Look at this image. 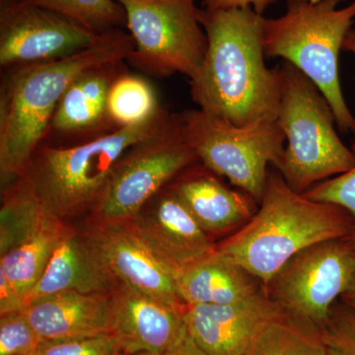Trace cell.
<instances>
[{
	"label": "cell",
	"mask_w": 355,
	"mask_h": 355,
	"mask_svg": "<svg viewBox=\"0 0 355 355\" xmlns=\"http://www.w3.org/2000/svg\"><path fill=\"white\" fill-rule=\"evenodd\" d=\"M187 140L205 167L227 178L238 190L260 203L275 166L286 147V135L277 120L239 127L200 109L181 113Z\"/></svg>",
	"instance_id": "cell-7"
},
{
	"label": "cell",
	"mask_w": 355,
	"mask_h": 355,
	"mask_svg": "<svg viewBox=\"0 0 355 355\" xmlns=\"http://www.w3.org/2000/svg\"><path fill=\"white\" fill-rule=\"evenodd\" d=\"M218 176L198 161L169 184L200 227L210 236L237 231L258 209L253 198L245 191L233 190Z\"/></svg>",
	"instance_id": "cell-17"
},
{
	"label": "cell",
	"mask_w": 355,
	"mask_h": 355,
	"mask_svg": "<svg viewBox=\"0 0 355 355\" xmlns=\"http://www.w3.org/2000/svg\"><path fill=\"white\" fill-rule=\"evenodd\" d=\"M36 355H125L114 334L71 338L44 340Z\"/></svg>",
	"instance_id": "cell-28"
},
{
	"label": "cell",
	"mask_w": 355,
	"mask_h": 355,
	"mask_svg": "<svg viewBox=\"0 0 355 355\" xmlns=\"http://www.w3.org/2000/svg\"><path fill=\"white\" fill-rule=\"evenodd\" d=\"M284 310L263 287L230 304L187 305L184 321L205 354L243 355L265 324Z\"/></svg>",
	"instance_id": "cell-14"
},
{
	"label": "cell",
	"mask_w": 355,
	"mask_h": 355,
	"mask_svg": "<svg viewBox=\"0 0 355 355\" xmlns=\"http://www.w3.org/2000/svg\"><path fill=\"white\" fill-rule=\"evenodd\" d=\"M163 108L157 94L146 79L128 73H121L110 89L108 114L114 128L139 125L157 116Z\"/></svg>",
	"instance_id": "cell-24"
},
{
	"label": "cell",
	"mask_w": 355,
	"mask_h": 355,
	"mask_svg": "<svg viewBox=\"0 0 355 355\" xmlns=\"http://www.w3.org/2000/svg\"><path fill=\"white\" fill-rule=\"evenodd\" d=\"M100 35L31 0H12L0 6V65L6 69L69 57Z\"/></svg>",
	"instance_id": "cell-11"
},
{
	"label": "cell",
	"mask_w": 355,
	"mask_h": 355,
	"mask_svg": "<svg viewBox=\"0 0 355 355\" xmlns=\"http://www.w3.org/2000/svg\"><path fill=\"white\" fill-rule=\"evenodd\" d=\"M132 355H159V354H148V352H140V354H135Z\"/></svg>",
	"instance_id": "cell-36"
},
{
	"label": "cell",
	"mask_w": 355,
	"mask_h": 355,
	"mask_svg": "<svg viewBox=\"0 0 355 355\" xmlns=\"http://www.w3.org/2000/svg\"><path fill=\"white\" fill-rule=\"evenodd\" d=\"M288 0L286 12L263 21L266 57L282 58L300 70L323 93L336 123L343 132H355V118L343 98L340 51L355 20V1Z\"/></svg>",
	"instance_id": "cell-5"
},
{
	"label": "cell",
	"mask_w": 355,
	"mask_h": 355,
	"mask_svg": "<svg viewBox=\"0 0 355 355\" xmlns=\"http://www.w3.org/2000/svg\"><path fill=\"white\" fill-rule=\"evenodd\" d=\"M275 1L277 0H203V8L207 10H217L252 7L257 13L263 15L266 9Z\"/></svg>",
	"instance_id": "cell-31"
},
{
	"label": "cell",
	"mask_w": 355,
	"mask_h": 355,
	"mask_svg": "<svg viewBox=\"0 0 355 355\" xmlns=\"http://www.w3.org/2000/svg\"><path fill=\"white\" fill-rule=\"evenodd\" d=\"M70 226L69 222L48 210L38 227L17 246L0 256V268L24 299L41 279L53 252Z\"/></svg>",
	"instance_id": "cell-21"
},
{
	"label": "cell",
	"mask_w": 355,
	"mask_h": 355,
	"mask_svg": "<svg viewBox=\"0 0 355 355\" xmlns=\"http://www.w3.org/2000/svg\"><path fill=\"white\" fill-rule=\"evenodd\" d=\"M177 289L187 305H223L244 300L265 286L244 268L218 252L178 277Z\"/></svg>",
	"instance_id": "cell-20"
},
{
	"label": "cell",
	"mask_w": 355,
	"mask_h": 355,
	"mask_svg": "<svg viewBox=\"0 0 355 355\" xmlns=\"http://www.w3.org/2000/svg\"><path fill=\"white\" fill-rule=\"evenodd\" d=\"M135 49L128 58L149 76L195 78L207 50L196 0H116Z\"/></svg>",
	"instance_id": "cell-8"
},
{
	"label": "cell",
	"mask_w": 355,
	"mask_h": 355,
	"mask_svg": "<svg viewBox=\"0 0 355 355\" xmlns=\"http://www.w3.org/2000/svg\"><path fill=\"white\" fill-rule=\"evenodd\" d=\"M282 307L321 328L333 306L355 288V257L343 239L316 243L298 252L265 286Z\"/></svg>",
	"instance_id": "cell-10"
},
{
	"label": "cell",
	"mask_w": 355,
	"mask_h": 355,
	"mask_svg": "<svg viewBox=\"0 0 355 355\" xmlns=\"http://www.w3.org/2000/svg\"><path fill=\"white\" fill-rule=\"evenodd\" d=\"M343 50L350 51V53L355 55V28H352L349 34H347L345 43H343ZM352 151L355 153V141L354 146H352Z\"/></svg>",
	"instance_id": "cell-33"
},
{
	"label": "cell",
	"mask_w": 355,
	"mask_h": 355,
	"mask_svg": "<svg viewBox=\"0 0 355 355\" xmlns=\"http://www.w3.org/2000/svg\"><path fill=\"white\" fill-rule=\"evenodd\" d=\"M111 294L69 291L29 303L23 313L44 340L113 333Z\"/></svg>",
	"instance_id": "cell-18"
},
{
	"label": "cell",
	"mask_w": 355,
	"mask_h": 355,
	"mask_svg": "<svg viewBox=\"0 0 355 355\" xmlns=\"http://www.w3.org/2000/svg\"><path fill=\"white\" fill-rule=\"evenodd\" d=\"M44 340L24 313L0 316V355H36Z\"/></svg>",
	"instance_id": "cell-27"
},
{
	"label": "cell",
	"mask_w": 355,
	"mask_h": 355,
	"mask_svg": "<svg viewBox=\"0 0 355 355\" xmlns=\"http://www.w3.org/2000/svg\"><path fill=\"white\" fill-rule=\"evenodd\" d=\"M345 240L347 242V244L349 245L350 249H352V252H354L355 257V222L354 224V227H352L349 234L347 235V237H345Z\"/></svg>",
	"instance_id": "cell-35"
},
{
	"label": "cell",
	"mask_w": 355,
	"mask_h": 355,
	"mask_svg": "<svg viewBox=\"0 0 355 355\" xmlns=\"http://www.w3.org/2000/svg\"><path fill=\"white\" fill-rule=\"evenodd\" d=\"M340 300L355 308V288L345 293V295L340 298Z\"/></svg>",
	"instance_id": "cell-34"
},
{
	"label": "cell",
	"mask_w": 355,
	"mask_h": 355,
	"mask_svg": "<svg viewBox=\"0 0 355 355\" xmlns=\"http://www.w3.org/2000/svg\"><path fill=\"white\" fill-rule=\"evenodd\" d=\"M280 69L277 121L286 146L275 167L292 190L304 193L352 169L355 154L338 137L335 114L316 84L289 62Z\"/></svg>",
	"instance_id": "cell-6"
},
{
	"label": "cell",
	"mask_w": 355,
	"mask_h": 355,
	"mask_svg": "<svg viewBox=\"0 0 355 355\" xmlns=\"http://www.w3.org/2000/svg\"><path fill=\"white\" fill-rule=\"evenodd\" d=\"M12 1V0H0V6L2 4L8 3V2Z\"/></svg>",
	"instance_id": "cell-37"
},
{
	"label": "cell",
	"mask_w": 355,
	"mask_h": 355,
	"mask_svg": "<svg viewBox=\"0 0 355 355\" xmlns=\"http://www.w3.org/2000/svg\"><path fill=\"white\" fill-rule=\"evenodd\" d=\"M48 209L25 178L2 190L0 209V256L17 246L41 223Z\"/></svg>",
	"instance_id": "cell-23"
},
{
	"label": "cell",
	"mask_w": 355,
	"mask_h": 355,
	"mask_svg": "<svg viewBox=\"0 0 355 355\" xmlns=\"http://www.w3.org/2000/svg\"><path fill=\"white\" fill-rule=\"evenodd\" d=\"M127 223L175 279L216 251V243L191 216L169 184Z\"/></svg>",
	"instance_id": "cell-12"
},
{
	"label": "cell",
	"mask_w": 355,
	"mask_h": 355,
	"mask_svg": "<svg viewBox=\"0 0 355 355\" xmlns=\"http://www.w3.org/2000/svg\"><path fill=\"white\" fill-rule=\"evenodd\" d=\"M34 3L76 21L96 34L127 25L123 6L116 0H31Z\"/></svg>",
	"instance_id": "cell-25"
},
{
	"label": "cell",
	"mask_w": 355,
	"mask_h": 355,
	"mask_svg": "<svg viewBox=\"0 0 355 355\" xmlns=\"http://www.w3.org/2000/svg\"><path fill=\"white\" fill-rule=\"evenodd\" d=\"M321 333L326 355H355V308L338 300Z\"/></svg>",
	"instance_id": "cell-26"
},
{
	"label": "cell",
	"mask_w": 355,
	"mask_h": 355,
	"mask_svg": "<svg viewBox=\"0 0 355 355\" xmlns=\"http://www.w3.org/2000/svg\"><path fill=\"white\" fill-rule=\"evenodd\" d=\"M198 161L187 140L181 114L172 113L156 132L121 156L104 198L86 219L130 221L151 198Z\"/></svg>",
	"instance_id": "cell-9"
},
{
	"label": "cell",
	"mask_w": 355,
	"mask_h": 355,
	"mask_svg": "<svg viewBox=\"0 0 355 355\" xmlns=\"http://www.w3.org/2000/svg\"><path fill=\"white\" fill-rule=\"evenodd\" d=\"M127 60L83 72L62 96L42 144L67 146L83 144L116 130L108 114L112 84L127 71Z\"/></svg>",
	"instance_id": "cell-16"
},
{
	"label": "cell",
	"mask_w": 355,
	"mask_h": 355,
	"mask_svg": "<svg viewBox=\"0 0 355 355\" xmlns=\"http://www.w3.org/2000/svg\"><path fill=\"white\" fill-rule=\"evenodd\" d=\"M171 114L163 109L146 123L116 128L74 146L41 144L22 177L44 209L62 220L88 216L104 198L121 156Z\"/></svg>",
	"instance_id": "cell-4"
},
{
	"label": "cell",
	"mask_w": 355,
	"mask_h": 355,
	"mask_svg": "<svg viewBox=\"0 0 355 355\" xmlns=\"http://www.w3.org/2000/svg\"><path fill=\"white\" fill-rule=\"evenodd\" d=\"M135 49L121 28L100 35L86 50L69 57L2 69L0 84L1 190L24 175L46 139L51 119L70 84L86 70L128 60Z\"/></svg>",
	"instance_id": "cell-2"
},
{
	"label": "cell",
	"mask_w": 355,
	"mask_h": 355,
	"mask_svg": "<svg viewBox=\"0 0 355 355\" xmlns=\"http://www.w3.org/2000/svg\"><path fill=\"white\" fill-rule=\"evenodd\" d=\"M243 355H326L321 328L284 310L272 318Z\"/></svg>",
	"instance_id": "cell-22"
},
{
	"label": "cell",
	"mask_w": 355,
	"mask_h": 355,
	"mask_svg": "<svg viewBox=\"0 0 355 355\" xmlns=\"http://www.w3.org/2000/svg\"><path fill=\"white\" fill-rule=\"evenodd\" d=\"M260 207L252 218L216 245V251L266 286L305 248L343 239L354 227L349 212L292 190L279 172L268 171Z\"/></svg>",
	"instance_id": "cell-3"
},
{
	"label": "cell",
	"mask_w": 355,
	"mask_h": 355,
	"mask_svg": "<svg viewBox=\"0 0 355 355\" xmlns=\"http://www.w3.org/2000/svg\"><path fill=\"white\" fill-rule=\"evenodd\" d=\"M118 284L98 265L79 229L71 225L53 252L41 279L25 296L26 306L62 292L110 294Z\"/></svg>",
	"instance_id": "cell-19"
},
{
	"label": "cell",
	"mask_w": 355,
	"mask_h": 355,
	"mask_svg": "<svg viewBox=\"0 0 355 355\" xmlns=\"http://www.w3.org/2000/svg\"><path fill=\"white\" fill-rule=\"evenodd\" d=\"M198 15L207 39L202 67L190 80L198 109L239 127L277 120L282 69L266 64L265 17L252 7L198 8Z\"/></svg>",
	"instance_id": "cell-1"
},
{
	"label": "cell",
	"mask_w": 355,
	"mask_h": 355,
	"mask_svg": "<svg viewBox=\"0 0 355 355\" xmlns=\"http://www.w3.org/2000/svg\"><path fill=\"white\" fill-rule=\"evenodd\" d=\"M25 308L24 297L11 284L4 270L0 268V316L23 312Z\"/></svg>",
	"instance_id": "cell-30"
},
{
	"label": "cell",
	"mask_w": 355,
	"mask_h": 355,
	"mask_svg": "<svg viewBox=\"0 0 355 355\" xmlns=\"http://www.w3.org/2000/svg\"><path fill=\"white\" fill-rule=\"evenodd\" d=\"M113 334L125 355H163L188 334L186 309L119 284L111 294Z\"/></svg>",
	"instance_id": "cell-15"
},
{
	"label": "cell",
	"mask_w": 355,
	"mask_h": 355,
	"mask_svg": "<svg viewBox=\"0 0 355 355\" xmlns=\"http://www.w3.org/2000/svg\"><path fill=\"white\" fill-rule=\"evenodd\" d=\"M303 195L317 202L338 205L355 218V165L342 175L317 184Z\"/></svg>",
	"instance_id": "cell-29"
},
{
	"label": "cell",
	"mask_w": 355,
	"mask_h": 355,
	"mask_svg": "<svg viewBox=\"0 0 355 355\" xmlns=\"http://www.w3.org/2000/svg\"><path fill=\"white\" fill-rule=\"evenodd\" d=\"M163 355H207L200 347L198 343L193 340L190 334H187L186 336L180 340L177 345H175L172 349L168 350Z\"/></svg>",
	"instance_id": "cell-32"
},
{
	"label": "cell",
	"mask_w": 355,
	"mask_h": 355,
	"mask_svg": "<svg viewBox=\"0 0 355 355\" xmlns=\"http://www.w3.org/2000/svg\"><path fill=\"white\" fill-rule=\"evenodd\" d=\"M79 231L98 265L116 284H127L186 309L176 279L154 258L127 222L104 223L86 219Z\"/></svg>",
	"instance_id": "cell-13"
}]
</instances>
